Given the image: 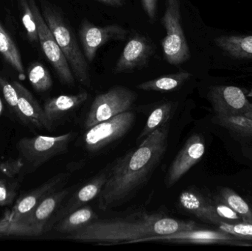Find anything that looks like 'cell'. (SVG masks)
<instances>
[{"label":"cell","instance_id":"obj_18","mask_svg":"<svg viewBox=\"0 0 252 251\" xmlns=\"http://www.w3.org/2000/svg\"><path fill=\"white\" fill-rule=\"evenodd\" d=\"M179 205L188 213L203 222L219 226L224 222L216 212L213 201L195 190H186L181 193Z\"/></svg>","mask_w":252,"mask_h":251},{"label":"cell","instance_id":"obj_31","mask_svg":"<svg viewBox=\"0 0 252 251\" xmlns=\"http://www.w3.org/2000/svg\"><path fill=\"white\" fill-rule=\"evenodd\" d=\"M0 88L2 91L4 98L12 112L19 119V110H18V94L13 84H10L4 77L0 75Z\"/></svg>","mask_w":252,"mask_h":251},{"label":"cell","instance_id":"obj_13","mask_svg":"<svg viewBox=\"0 0 252 251\" xmlns=\"http://www.w3.org/2000/svg\"><path fill=\"white\" fill-rule=\"evenodd\" d=\"M216 116H243L252 112V103L239 87L216 85L207 94Z\"/></svg>","mask_w":252,"mask_h":251},{"label":"cell","instance_id":"obj_30","mask_svg":"<svg viewBox=\"0 0 252 251\" xmlns=\"http://www.w3.org/2000/svg\"><path fill=\"white\" fill-rule=\"evenodd\" d=\"M19 188L17 180L0 178V206L11 204L16 198Z\"/></svg>","mask_w":252,"mask_h":251},{"label":"cell","instance_id":"obj_27","mask_svg":"<svg viewBox=\"0 0 252 251\" xmlns=\"http://www.w3.org/2000/svg\"><path fill=\"white\" fill-rule=\"evenodd\" d=\"M220 198L242 218L244 222L252 223V210L248 203L234 190L225 187L220 192Z\"/></svg>","mask_w":252,"mask_h":251},{"label":"cell","instance_id":"obj_8","mask_svg":"<svg viewBox=\"0 0 252 251\" xmlns=\"http://www.w3.org/2000/svg\"><path fill=\"white\" fill-rule=\"evenodd\" d=\"M134 121V113L128 111L96 124L84 134V147L90 153H97L123 138L130 131Z\"/></svg>","mask_w":252,"mask_h":251},{"label":"cell","instance_id":"obj_7","mask_svg":"<svg viewBox=\"0 0 252 251\" xmlns=\"http://www.w3.org/2000/svg\"><path fill=\"white\" fill-rule=\"evenodd\" d=\"M136 100V93L124 86L113 87L98 94L87 113L84 128L89 129L96 124L128 112Z\"/></svg>","mask_w":252,"mask_h":251},{"label":"cell","instance_id":"obj_24","mask_svg":"<svg viewBox=\"0 0 252 251\" xmlns=\"http://www.w3.org/2000/svg\"><path fill=\"white\" fill-rule=\"evenodd\" d=\"M0 54L4 60L20 74L24 72L23 63L19 50L11 37L0 23Z\"/></svg>","mask_w":252,"mask_h":251},{"label":"cell","instance_id":"obj_15","mask_svg":"<svg viewBox=\"0 0 252 251\" xmlns=\"http://www.w3.org/2000/svg\"><path fill=\"white\" fill-rule=\"evenodd\" d=\"M155 51L153 43L145 35L135 34L126 43L115 65V74L127 73L142 67Z\"/></svg>","mask_w":252,"mask_h":251},{"label":"cell","instance_id":"obj_10","mask_svg":"<svg viewBox=\"0 0 252 251\" xmlns=\"http://www.w3.org/2000/svg\"><path fill=\"white\" fill-rule=\"evenodd\" d=\"M70 172H60L50 178L39 187L22 195L15 202L10 211L6 212L1 221L16 222L32 212L44 198L63 188L70 178Z\"/></svg>","mask_w":252,"mask_h":251},{"label":"cell","instance_id":"obj_34","mask_svg":"<svg viewBox=\"0 0 252 251\" xmlns=\"http://www.w3.org/2000/svg\"><path fill=\"white\" fill-rule=\"evenodd\" d=\"M96 1L113 7H120L124 5V0H96Z\"/></svg>","mask_w":252,"mask_h":251},{"label":"cell","instance_id":"obj_1","mask_svg":"<svg viewBox=\"0 0 252 251\" xmlns=\"http://www.w3.org/2000/svg\"><path fill=\"white\" fill-rule=\"evenodd\" d=\"M169 130V123L156 130L109 166L107 180L97 197L100 210L119 206L148 183L168 147Z\"/></svg>","mask_w":252,"mask_h":251},{"label":"cell","instance_id":"obj_5","mask_svg":"<svg viewBox=\"0 0 252 251\" xmlns=\"http://www.w3.org/2000/svg\"><path fill=\"white\" fill-rule=\"evenodd\" d=\"M75 136L76 133L70 131L58 137L35 136L22 138L16 145L21 171L24 174L33 172L53 158L64 154Z\"/></svg>","mask_w":252,"mask_h":251},{"label":"cell","instance_id":"obj_21","mask_svg":"<svg viewBox=\"0 0 252 251\" xmlns=\"http://www.w3.org/2000/svg\"><path fill=\"white\" fill-rule=\"evenodd\" d=\"M216 45L238 59L252 58V35H222L215 39Z\"/></svg>","mask_w":252,"mask_h":251},{"label":"cell","instance_id":"obj_19","mask_svg":"<svg viewBox=\"0 0 252 251\" xmlns=\"http://www.w3.org/2000/svg\"><path fill=\"white\" fill-rule=\"evenodd\" d=\"M88 97V93L82 91L75 94H64L49 99L44 103L43 107L44 113L53 126L56 121L85 103Z\"/></svg>","mask_w":252,"mask_h":251},{"label":"cell","instance_id":"obj_17","mask_svg":"<svg viewBox=\"0 0 252 251\" xmlns=\"http://www.w3.org/2000/svg\"><path fill=\"white\" fill-rule=\"evenodd\" d=\"M13 84L18 94L19 119L31 128L52 131L53 126L35 97L20 83L14 81Z\"/></svg>","mask_w":252,"mask_h":251},{"label":"cell","instance_id":"obj_22","mask_svg":"<svg viewBox=\"0 0 252 251\" xmlns=\"http://www.w3.org/2000/svg\"><path fill=\"white\" fill-rule=\"evenodd\" d=\"M176 106L177 103L171 101L163 102L156 106L148 116L143 129L137 137V141L140 143L156 130L169 123L170 118L176 109Z\"/></svg>","mask_w":252,"mask_h":251},{"label":"cell","instance_id":"obj_6","mask_svg":"<svg viewBox=\"0 0 252 251\" xmlns=\"http://www.w3.org/2000/svg\"><path fill=\"white\" fill-rule=\"evenodd\" d=\"M161 24L166 35L161 41L166 61L178 66L190 58V50L181 23L180 0H165Z\"/></svg>","mask_w":252,"mask_h":251},{"label":"cell","instance_id":"obj_12","mask_svg":"<svg viewBox=\"0 0 252 251\" xmlns=\"http://www.w3.org/2000/svg\"><path fill=\"white\" fill-rule=\"evenodd\" d=\"M128 31L117 24L99 27L87 20L83 21L79 29V38L83 53L88 63L94 60L97 51L104 44L112 41L126 39Z\"/></svg>","mask_w":252,"mask_h":251},{"label":"cell","instance_id":"obj_20","mask_svg":"<svg viewBox=\"0 0 252 251\" xmlns=\"http://www.w3.org/2000/svg\"><path fill=\"white\" fill-rule=\"evenodd\" d=\"M97 219H98V217L93 208L86 205L62 218L53 227L52 230L60 234L69 235Z\"/></svg>","mask_w":252,"mask_h":251},{"label":"cell","instance_id":"obj_11","mask_svg":"<svg viewBox=\"0 0 252 251\" xmlns=\"http://www.w3.org/2000/svg\"><path fill=\"white\" fill-rule=\"evenodd\" d=\"M145 242H160L174 244L227 245L235 246H252V243L238 240L221 230L195 229L179 231L168 235L155 236L145 239Z\"/></svg>","mask_w":252,"mask_h":251},{"label":"cell","instance_id":"obj_25","mask_svg":"<svg viewBox=\"0 0 252 251\" xmlns=\"http://www.w3.org/2000/svg\"><path fill=\"white\" fill-rule=\"evenodd\" d=\"M213 122L238 135L252 137V119L247 116H216Z\"/></svg>","mask_w":252,"mask_h":251},{"label":"cell","instance_id":"obj_37","mask_svg":"<svg viewBox=\"0 0 252 251\" xmlns=\"http://www.w3.org/2000/svg\"><path fill=\"white\" fill-rule=\"evenodd\" d=\"M247 97H252V88L250 90V92L248 93V94H247Z\"/></svg>","mask_w":252,"mask_h":251},{"label":"cell","instance_id":"obj_9","mask_svg":"<svg viewBox=\"0 0 252 251\" xmlns=\"http://www.w3.org/2000/svg\"><path fill=\"white\" fill-rule=\"evenodd\" d=\"M28 1L35 17L38 29V41L44 55L54 68L61 82L68 86H74L75 84V76L62 49L47 26L35 0H28Z\"/></svg>","mask_w":252,"mask_h":251},{"label":"cell","instance_id":"obj_23","mask_svg":"<svg viewBox=\"0 0 252 251\" xmlns=\"http://www.w3.org/2000/svg\"><path fill=\"white\" fill-rule=\"evenodd\" d=\"M192 75L186 71L176 72L170 75L158 77L155 79L141 83L136 85L138 89L145 91H157V92H169L175 91L184 85Z\"/></svg>","mask_w":252,"mask_h":251},{"label":"cell","instance_id":"obj_36","mask_svg":"<svg viewBox=\"0 0 252 251\" xmlns=\"http://www.w3.org/2000/svg\"><path fill=\"white\" fill-rule=\"evenodd\" d=\"M243 116H247V117L252 119V112H248V113H245V114L243 115Z\"/></svg>","mask_w":252,"mask_h":251},{"label":"cell","instance_id":"obj_26","mask_svg":"<svg viewBox=\"0 0 252 251\" xmlns=\"http://www.w3.org/2000/svg\"><path fill=\"white\" fill-rule=\"evenodd\" d=\"M28 79L38 92H45L51 88L53 80L47 68L39 62H33L28 69Z\"/></svg>","mask_w":252,"mask_h":251},{"label":"cell","instance_id":"obj_29","mask_svg":"<svg viewBox=\"0 0 252 251\" xmlns=\"http://www.w3.org/2000/svg\"><path fill=\"white\" fill-rule=\"evenodd\" d=\"M219 229L225 231L238 240L252 243V223H229L223 222L219 225Z\"/></svg>","mask_w":252,"mask_h":251},{"label":"cell","instance_id":"obj_4","mask_svg":"<svg viewBox=\"0 0 252 251\" xmlns=\"http://www.w3.org/2000/svg\"><path fill=\"white\" fill-rule=\"evenodd\" d=\"M71 188H62L44 198L32 212L16 222L0 221V235L39 237L49 231V225L59 208L70 194Z\"/></svg>","mask_w":252,"mask_h":251},{"label":"cell","instance_id":"obj_35","mask_svg":"<svg viewBox=\"0 0 252 251\" xmlns=\"http://www.w3.org/2000/svg\"><path fill=\"white\" fill-rule=\"evenodd\" d=\"M3 109H4V107H3L2 101H1V98H0V117H1V114H2Z\"/></svg>","mask_w":252,"mask_h":251},{"label":"cell","instance_id":"obj_2","mask_svg":"<svg viewBox=\"0 0 252 251\" xmlns=\"http://www.w3.org/2000/svg\"><path fill=\"white\" fill-rule=\"evenodd\" d=\"M198 228L194 221L175 219L161 213L135 212L124 218L97 219L66 237L68 240L97 244L142 243L155 236Z\"/></svg>","mask_w":252,"mask_h":251},{"label":"cell","instance_id":"obj_32","mask_svg":"<svg viewBox=\"0 0 252 251\" xmlns=\"http://www.w3.org/2000/svg\"><path fill=\"white\" fill-rule=\"evenodd\" d=\"M216 212L225 223L230 221L229 223H234L235 221L242 220L237 212H235L230 206H228L221 198H219L213 202Z\"/></svg>","mask_w":252,"mask_h":251},{"label":"cell","instance_id":"obj_33","mask_svg":"<svg viewBox=\"0 0 252 251\" xmlns=\"http://www.w3.org/2000/svg\"><path fill=\"white\" fill-rule=\"evenodd\" d=\"M142 8L149 18L150 20H155L157 17L158 0H141Z\"/></svg>","mask_w":252,"mask_h":251},{"label":"cell","instance_id":"obj_28","mask_svg":"<svg viewBox=\"0 0 252 251\" xmlns=\"http://www.w3.org/2000/svg\"><path fill=\"white\" fill-rule=\"evenodd\" d=\"M22 23L26 29L27 35L31 43L38 41V29L32 9L28 0H18Z\"/></svg>","mask_w":252,"mask_h":251},{"label":"cell","instance_id":"obj_3","mask_svg":"<svg viewBox=\"0 0 252 251\" xmlns=\"http://www.w3.org/2000/svg\"><path fill=\"white\" fill-rule=\"evenodd\" d=\"M41 14L67 60L75 79L87 87L91 85L88 61L63 13L51 3L41 1Z\"/></svg>","mask_w":252,"mask_h":251},{"label":"cell","instance_id":"obj_16","mask_svg":"<svg viewBox=\"0 0 252 251\" xmlns=\"http://www.w3.org/2000/svg\"><path fill=\"white\" fill-rule=\"evenodd\" d=\"M109 169L105 168L91 180L87 181L76 193H74L67 200H65L55 216L52 219L49 225V231L53 227L61 221L62 218L74 212L79 208L88 204L94 199L97 198L107 180L109 175Z\"/></svg>","mask_w":252,"mask_h":251},{"label":"cell","instance_id":"obj_14","mask_svg":"<svg viewBox=\"0 0 252 251\" xmlns=\"http://www.w3.org/2000/svg\"><path fill=\"white\" fill-rule=\"evenodd\" d=\"M205 153V143L199 134L191 136L175 157L166 174L164 183L170 188L196 164L201 161Z\"/></svg>","mask_w":252,"mask_h":251}]
</instances>
